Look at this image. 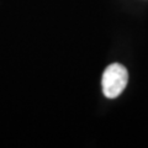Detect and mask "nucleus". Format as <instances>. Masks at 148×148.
I'll list each match as a JSON object with an SVG mask.
<instances>
[{"label": "nucleus", "mask_w": 148, "mask_h": 148, "mask_svg": "<svg viewBox=\"0 0 148 148\" xmlns=\"http://www.w3.org/2000/svg\"><path fill=\"white\" fill-rule=\"evenodd\" d=\"M128 82V72L122 64L112 63L106 67L101 79L103 92L106 98L115 99L125 90Z\"/></svg>", "instance_id": "nucleus-1"}]
</instances>
